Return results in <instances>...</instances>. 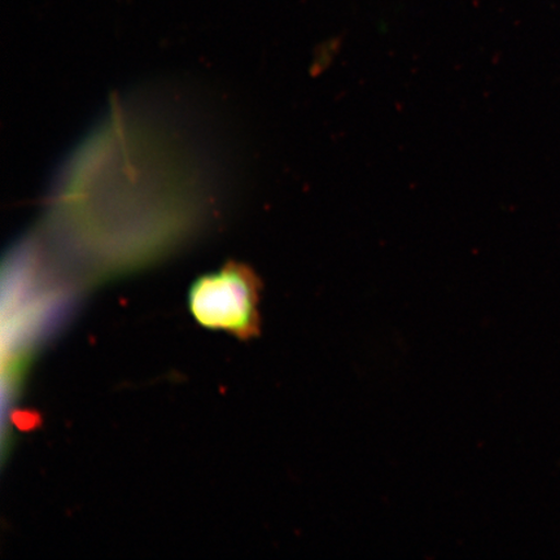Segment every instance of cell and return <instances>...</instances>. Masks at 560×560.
Segmentation results:
<instances>
[{"mask_svg": "<svg viewBox=\"0 0 560 560\" xmlns=\"http://www.w3.org/2000/svg\"><path fill=\"white\" fill-rule=\"evenodd\" d=\"M260 279L248 266L229 262L196 280L188 307L200 326L247 341L260 334Z\"/></svg>", "mask_w": 560, "mask_h": 560, "instance_id": "cell-1", "label": "cell"}]
</instances>
